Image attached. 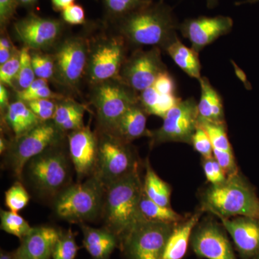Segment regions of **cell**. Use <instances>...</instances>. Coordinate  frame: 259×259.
<instances>
[{
    "mask_svg": "<svg viewBox=\"0 0 259 259\" xmlns=\"http://www.w3.org/2000/svg\"><path fill=\"white\" fill-rule=\"evenodd\" d=\"M143 192L139 168L106 188L101 216L103 228L113 233L120 242L145 220L140 210Z\"/></svg>",
    "mask_w": 259,
    "mask_h": 259,
    "instance_id": "cell-1",
    "label": "cell"
},
{
    "mask_svg": "<svg viewBox=\"0 0 259 259\" xmlns=\"http://www.w3.org/2000/svg\"><path fill=\"white\" fill-rule=\"evenodd\" d=\"M180 25L169 7L151 3L125 15L120 24V32L135 46H152L163 50L178 37Z\"/></svg>",
    "mask_w": 259,
    "mask_h": 259,
    "instance_id": "cell-2",
    "label": "cell"
},
{
    "mask_svg": "<svg viewBox=\"0 0 259 259\" xmlns=\"http://www.w3.org/2000/svg\"><path fill=\"white\" fill-rule=\"evenodd\" d=\"M200 199V209L218 218L247 217L259 221L258 197L240 171L227 177L222 184L209 186Z\"/></svg>",
    "mask_w": 259,
    "mask_h": 259,
    "instance_id": "cell-3",
    "label": "cell"
},
{
    "mask_svg": "<svg viewBox=\"0 0 259 259\" xmlns=\"http://www.w3.org/2000/svg\"><path fill=\"white\" fill-rule=\"evenodd\" d=\"M106 187L96 175L69 185L54 197V213L71 223L82 224L101 218Z\"/></svg>",
    "mask_w": 259,
    "mask_h": 259,
    "instance_id": "cell-4",
    "label": "cell"
},
{
    "mask_svg": "<svg viewBox=\"0 0 259 259\" xmlns=\"http://www.w3.org/2000/svg\"><path fill=\"white\" fill-rule=\"evenodd\" d=\"M56 145L31 158L24 167L23 176L26 177L37 193L47 197H56L71 185L72 162Z\"/></svg>",
    "mask_w": 259,
    "mask_h": 259,
    "instance_id": "cell-5",
    "label": "cell"
},
{
    "mask_svg": "<svg viewBox=\"0 0 259 259\" xmlns=\"http://www.w3.org/2000/svg\"><path fill=\"white\" fill-rule=\"evenodd\" d=\"M98 138V160L95 175L107 188L139 168V161L131 144L106 132H102Z\"/></svg>",
    "mask_w": 259,
    "mask_h": 259,
    "instance_id": "cell-6",
    "label": "cell"
},
{
    "mask_svg": "<svg viewBox=\"0 0 259 259\" xmlns=\"http://www.w3.org/2000/svg\"><path fill=\"white\" fill-rule=\"evenodd\" d=\"M177 224L144 220L121 240L119 248L126 259H161Z\"/></svg>",
    "mask_w": 259,
    "mask_h": 259,
    "instance_id": "cell-7",
    "label": "cell"
},
{
    "mask_svg": "<svg viewBox=\"0 0 259 259\" xmlns=\"http://www.w3.org/2000/svg\"><path fill=\"white\" fill-rule=\"evenodd\" d=\"M62 131L54 122H42L28 134L10 144L5 153V163L19 180H22L24 167L31 158L59 143Z\"/></svg>",
    "mask_w": 259,
    "mask_h": 259,
    "instance_id": "cell-8",
    "label": "cell"
},
{
    "mask_svg": "<svg viewBox=\"0 0 259 259\" xmlns=\"http://www.w3.org/2000/svg\"><path fill=\"white\" fill-rule=\"evenodd\" d=\"M198 103L193 97L181 100L167 112L161 127L150 131L151 147L168 142L192 144L196 129L198 127Z\"/></svg>",
    "mask_w": 259,
    "mask_h": 259,
    "instance_id": "cell-9",
    "label": "cell"
},
{
    "mask_svg": "<svg viewBox=\"0 0 259 259\" xmlns=\"http://www.w3.org/2000/svg\"><path fill=\"white\" fill-rule=\"evenodd\" d=\"M94 104L102 132L112 133L130 107L139 102L137 93L122 81L99 83Z\"/></svg>",
    "mask_w": 259,
    "mask_h": 259,
    "instance_id": "cell-10",
    "label": "cell"
},
{
    "mask_svg": "<svg viewBox=\"0 0 259 259\" xmlns=\"http://www.w3.org/2000/svg\"><path fill=\"white\" fill-rule=\"evenodd\" d=\"M161 49L153 47L151 50L139 49L127 59L120 71V81L136 93L152 86L166 66L161 59Z\"/></svg>",
    "mask_w": 259,
    "mask_h": 259,
    "instance_id": "cell-11",
    "label": "cell"
},
{
    "mask_svg": "<svg viewBox=\"0 0 259 259\" xmlns=\"http://www.w3.org/2000/svg\"><path fill=\"white\" fill-rule=\"evenodd\" d=\"M223 225L207 220L198 223L192 231L190 245L199 258L238 259Z\"/></svg>",
    "mask_w": 259,
    "mask_h": 259,
    "instance_id": "cell-12",
    "label": "cell"
},
{
    "mask_svg": "<svg viewBox=\"0 0 259 259\" xmlns=\"http://www.w3.org/2000/svg\"><path fill=\"white\" fill-rule=\"evenodd\" d=\"M88 44L80 37H71L61 44L54 56L59 82L71 88L79 83L88 64Z\"/></svg>",
    "mask_w": 259,
    "mask_h": 259,
    "instance_id": "cell-13",
    "label": "cell"
},
{
    "mask_svg": "<svg viewBox=\"0 0 259 259\" xmlns=\"http://www.w3.org/2000/svg\"><path fill=\"white\" fill-rule=\"evenodd\" d=\"M69 153L77 182L93 176L98 160L99 138L89 126L71 131L69 135Z\"/></svg>",
    "mask_w": 259,
    "mask_h": 259,
    "instance_id": "cell-14",
    "label": "cell"
},
{
    "mask_svg": "<svg viewBox=\"0 0 259 259\" xmlns=\"http://www.w3.org/2000/svg\"><path fill=\"white\" fill-rule=\"evenodd\" d=\"M125 45L120 37L99 44L92 54L88 66L92 81L101 83L117 77L125 63Z\"/></svg>",
    "mask_w": 259,
    "mask_h": 259,
    "instance_id": "cell-15",
    "label": "cell"
},
{
    "mask_svg": "<svg viewBox=\"0 0 259 259\" xmlns=\"http://www.w3.org/2000/svg\"><path fill=\"white\" fill-rule=\"evenodd\" d=\"M233 27V20L230 17L201 16L185 20L179 30L190 40L192 49L199 53L220 37L229 33Z\"/></svg>",
    "mask_w": 259,
    "mask_h": 259,
    "instance_id": "cell-16",
    "label": "cell"
},
{
    "mask_svg": "<svg viewBox=\"0 0 259 259\" xmlns=\"http://www.w3.org/2000/svg\"><path fill=\"white\" fill-rule=\"evenodd\" d=\"M18 38L30 49L40 50L51 47L60 35L61 23L54 19L31 14L14 25Z\"/></svg>",
    "mask_w": 259,
    "mask_h": 259,
    "instance_id": "cell-17",
    "label": "cell"
},
{
    "mask_svg": "<svg viewBox=\"0 0 259 259\" xmlns=\"http://www.w3.org/2000/svg\"><path fill=\"white\" fill-rule=\"evenodd\" d=\"M231 236L241 259H253L259 253V221L247 217L218 218Z\"/></svg>",
    "mask_w": 259,
    "mask_h": 259,
    "instance_id": "cell-18",
    "label": "cell"
},
{
    "mask_svg": "<svg viewBox=\"0 0 259 259\" xmlns=\"http://www.w3.org/2000/svg\"><path fill=\"white\" fill-rule=\"evenodd\" d=\"M61 231L55 227H33L32 231L20 241L13 251L15 259H52Z\"/></svg>",
    "mask_w": 259,
    "mask_h": 259,
    "instance_id": "cell-19",
    "label": "cell"
},
{
    "mask_svg": "<svg viewBox=\"0 0 259 259\" xmlns=\"http://www.w3.org/2000/svg\"><path fill=\"white\" fill-rule=\"evenodd\" d=\"M83 233V246L93 259H110L120 246L118 238L106 228H96L86 223L79 225Z\"/></svg>",
    "mask_w": 259,
    "mask_h": 259,
    "instance_id": "cell-20",
    "label": "cell"
},
{
    "mask_svg": "<svg viewBox=\"0 0 259 259\" xmlns=\"http://www.w3.org/2000/svg\"><path fill=\"white\" fill-rule=\"evenodd\" d=\"M148 115L140 102H137L129 107L110 134L128 144L144 136L149 137L150 131L146 128Z\"/></svg>",
    "mask_w": 259,
    "mask_h": 259,
    "instance_id": "cell-21",
    "label": "cell"
},
{
    "mask_svg": "<svg viewBox=\"0 0 259 259\" xmlns=\"http://www.w3.org/2000/svg\"><path fill=\"white\" fill-rule=\"evenodd\" d=\"M199 209L192 215L177 223L167 243L161 259H183L187 254L192 231L198 224L203 213Z\"/></svg>",
    "mask_w": 259,
    "mask_h": 259,
    "instance_id": "cell-22",
    "label": "cell"
},
{
    "mask_svg": "<svg viewBox=\"0 0 259 259\" xmlns=\"http://www.w3.org/2000/svg\"><path fill=\"white\" fill-rule=\"evenodd\" d=\"M199 81L201 89L200 100L197 105L199 118L212 122H226L221 95L205 76H202Z\"/></svg>",
    "mask_w": 259,
    "mask_h": 259,
    "instance_id": "cell-23",
    "label": "cell"
},
{
    "mask_svg": "<svg viewBox=\"0 0 259 259\" xmlns=\"http://www.w3.org/2000/svg\"><path fill=\"white\" fill-rule=\"evenodd\" d=\"M5 117L7 124L15 135V139L28 134L42 122L26 102L21 100L10 104Z\"/></svg>",
    "mask_w": 259,
    "mask_h": 259,
    "instance_id": "cell-24",
    "label": "cell"
},
{
    "mask_svg": "<svg viewBox=\"0 0 259 259\" xmlns=\"http://www.w3.org/2000/svg\"><path fill=\"white\" fill-rule=\"evenodd\" d=\"M166 54L171 56L175 64L190 77L200 79L201 66L199 59V53L192 48L186 47L178 37L170 42L163 49Z\"/></svg>",
    "mask_w": 259,
    "mask_h": 259,
    "instance_id": "cell-25",
    "label": "cell"
},
{
    "mask_svg": "<svg viewBox=\"0 0 259 259\" xmlns=\"http://www.w3.org/2000/svg\"><path fill=\"white\" fill-rule=\"evenodd\" d=\"M182 100L177 95H166L159 93L151 86L141 92L139 102L148 115L163 118L167 112Z\"/></svg>",
    "mask_w": 259,
    "mask_h": 259,
    "instance_id": "cell-26",
    "label": "cell"
},
{
    "mask_svg": "<svg viewBox=\"0 0 259 259\" xmlns=\"http://www.w3.org/2000/svg\"><path fill=\"white\" fill-rule=\"evenodd\" d=\"M145 167L146 172L143 181L144 194L156 203L171 207V186L158 176L151 166L148 158L146 159Z\"/></svg>",
    "mask_w": 259,
    "mask_h": 259,
    "instance_id": "cell-27",
    "label": "cell"
},
{
    "mask_svg": "<svg viewBox=\"0 0 259 259\" xmlns=\"http://www.w3.org/2000/svg\"><path fill=\"white\" fill-rule=\"evenodd\" d=\"M140 210L146 221L168 223H179L185 218L175 212L171 207H166L153 202L143 192L140 201Z\"/></svg>",
    "mask_w": 259,
    "mask_h": 259,
    "instance_id": "cell-28",
    "label": "cell"
},
{
    "mask_svg": "<svg viewBox=\"0 0 259 259\" xmlns=\"http://www.w3.org/2000/svg\"><path fill=\"white\" fill-rule=\"evenodd\" d=\"M0 220L1 229L7 233L16 236L20 241L28 236L33 228L18 212L1 209Z\"/></svg>",
    "mask_w": 259,
    "mask_h": 259,
    "instance_id": "cell-29",
    "label": "cell"
},
{
    "mask_svg": "<svg viewBox=\"0 0 259 259\" xmlns=\"http://www.w3.org/2000/svg\"><path fill=\"white\" fill-rule=\"evenodd\" d=\"M198 125L208 136L213 148L233 151L227 134L226 122H216L199 118Z\"/></svg>",
    "mask_w": 259,
    "mask_h": 259,
    "instance_id": "cell-30",
    "label": "cell"
},
{
    "mask_svg": "<svg viewBox=\"0 0 259 259\" xmlns=\"http://www.w3.org/2000/svg\"><path fill=\"white\" fill-rule=\"evenodd\" d=\"M30 194L20 181L15 182L5 192V206L12 212H18L28 205Z\"/></svg>",
    "mask_w": 259,
    "mask_h": 259,
    "instance_id": "cell-31",
    "label": "cell"
},
{
    "mask_svg": "<svg viewBox=\"0 0 259 259\" xmlns=\"http://www.w3.org/2000/svg\"><path fill=\"white\" fill-rule=\"evenodd\" d=\"M79 246L76 244L75 235L71 229L61 231L60 237L56 243L52 259H75Z\"/></svg>",
    "mask_w": 259,
    "mask_h": 259,
    "instance_id": "cell-32",
    "label": "cell"
},
{
    "mask_svg": "<svg viewBox=\"0 0 259 259\" xmlns=\"http://www.w3.org/2000/svg\"><path fill=\"white\" fill-rule=\"evenodd\" d=\"M20 69L16 80L20 91H23L28 88L35 79V74L32 64L31 54L29 48L24 47L20 51Z\"/></svg>",
    "mask_w": 259,
    "mask_h": 259,
    "instance_id": "cell-33",
    "label": "cell"
},
{
    "mask_svg": "<svg viewBox=\"0 0 259 259\" xmlns=\"http://www.w3.org/2000/svg\"><path fill=\"white\" fill-rule=\"evenodd\" d=\"M84 107L72 101L59 104L56 106L53 122L58 127L61 125L79 116L84 115Z\"/></svg>",
    "mask_w": 259,
    "mask_h": 259,
    "instance_id": "cell-34",
    "label": "cell"
},
{
    "mask_svg": "<svg viewBox=\"0 0 259 259\" xmlns=\"http://www.w3.org/2000/svg\"><path fill=\"white\" fill-rule=\"evenodd\" d=\"M31 59L32 67L37 78L48 80L54 76L55 71L54 58L46 54L33 53L31 54Z\"/></svg>",
    "mask_w": 259,
    "mask_h": 259,
    "instance_id": "cell-35",
    "label": "cell"
},
{
    "mask_svg": "<svg viewBox=\"0 0 259 259\" xmlns=\"http://www.w3.org/2000/svg\"><path fill=\"white\" fill-rule=\"evenodd\" d=\"M202 166L206 179L211 185H220L226 180V173L213 156L202 158Z\"/></svg>",
    "mask_w": 259,
    "mask_h": 259,
    "instance_id": "cell-36",
    "label": "cell"
},
{
    "mask_svg": "<svg viewBox=\"0 0 259 259\" xmlns=\"http://www.w3.org/2000/svg\"><path fill=\"white\" fill-rule=\"evenodd\" d=\"M30 110L42 122L53 120L57 105L49 99L26 102Z\"/></svg>",
    "mask_w": 259,
    "mask_h": 259,
    "instance_id": "cell-37",
    "label": "cell"
},
{
    "mask_svg": "<svg viewBox=\"0 0 259 259\" xmlns=\"http://www.w3.org/2000/svg\"><path fill=\"white\" fill-rule=\"evenodd\" d=\"M20 52L13 54L11 59L0 66V81L3 84L12 86L13 80L16 79L20 69Z\"/></svg>",
    "mask_w": 259,
    "mask_h": 259,
    "instance_id": "cell-38",
    "label": "cell"
},
{
    "mask_svg": "<svg viewBox=\"0 0 259 259\" xmlns=\"http://www.w3.org/2000/svg\"><path fill=\"white\" fill-rule=\"evenodd\" d=\"M194 149L202 156V158H208L213 156V146L208 136L202 127L198 125L196 129L192 144Z\"/></svg>",
    "mask_w": 259,
    "mask_h": 259,
    "instance_id": "cell-39",
    "label": "cell"
},
{
    "mask_svg": "<svg viewBox=\"0 0 259 259\" xmlns=\"http://www.w3.org/2000/svg\"><path fill=\"white\" fill-rule=\"evenodd\" d=\"M213 157L219 163L226 173L227 177L239 172L233 151H224L213 148Z\"/></svg>",
    "mask_w": 259,
    "mask_h": 259,
    "instance_id": "cell-40",
    "label": "cell"
},
{
    "mask_svg": "<svg viewBox=\"0 0 259 259\" xmlns=\"http://www.w3.org/2000/svg\"><path fill=\"white\" fill-rule=\"evenodd\" d=\"M109 9L117 14L127 15L151 3L148 0H105Z\"/></svg>",
    "mask_w": 259,
    "mask_h": 259,
    "instance_id": "cell-41",
    "label": "cell"
},
{
    "mask_svg": "<svg viewBox=\"0 0 259 259\" xmlns=\"http://www.w3.org/2000/svg\"><path fill=\"white\" fill-rule=\"evenodd\" d=\"M62 17L67 23L81 25L85 21L84 10L79 5L72 4L62 10Z\"/></svg>",
    "mask_w": 259,
    "mask_h": 259,
    "instance_id": "cell-42",
    "label": "cell"
},
{
    "mask_svg": "<svg viewBox=\"0 0 259 259\" xmlns=\"http://www.w3.org/2000/svg\"><path fill=\"white\" fill-rule=\"evenodd\" d=\"M18 0H0V23L5 26L14 16Z\"/></svg>",
    "mask_w": 259,
    "mask_h": 259,
    "instance_id": "cell-43",
    "label": "cell"
},
{
    "mask_svg": "<svg viewBox=\"0 0 259 259\" xmlns=\"http://www.w3.org/2000/svg\"><path fill=\"white\" fill-rule=\"evenodd\" d=\"M55 97L56 95L53 93L51 89L49 88L47 85V86L39 89L37 91L34 92L33 93L30 94V95L21 97V98L19 99V100H21V101L25 102H28L34 101V100H45V99L51 100V99L54 98Z\"/></svg>",
    "mask_w": 259,
    "mask_h": 259,
    "instance_id": "cell-44",
    "label": "cell"
},
{
    "mask_svg": "<svg viewBox=\"0 0 259 259\" xmlns=\"http://www.w3.org/2000/svg\"><path fill=\"white\" fill-rule=\"evenodd\" d=\"M47 85L48 81L47 79L37 78V79L34 80L33 82H32L28 88L25 89V90H23V91L19 92V99L24 96H26V95H30V94L33 93L34 92L37 91L39 89L47 86Z\"/></svg>",
    "mask_w": 259,
    "mask_h": 259,
    "instance_id": "cell-45",
    "label": "cell"
},
{
    "mask_svg": "<svg viewBox=\"0 0 259 259\" xmlns=\"http://www.w3.org/2000/svg\"><path fill=\"white\" fill-rule=\"evenodd\" d=\"M9 97H8V93L7 89L5 88V85L1 83L0 85V108L1 111H7L8 107H9Z\"/></svg>",
    "mask_w": 259,
    "mask_h": 259,
    "instance_id": "cell-46",
    "label": "cell"
},
{
    "mask_svg": "<svg viewBox=\"0 0 259 259\" xmlns=\"http://www.w3.org/2000/svg\"><path fill=\"white\" fill-rule=\"evenodd\" d=\"M13 54L14 52L11 49L0 46V64H4L7 61H9Z\"/></svg>",
    "mask_w": 259,
    "mask_h": 259,
    "instance_id": "cell-47",
    "label": "cell"
},
{
    "mask_svg": "<svg viewBox=\"0 0 259 259\" xmlns=\"http://www.w3.org/2000/svg\"><path fill=\"white\" fill-rule=\"evenodd\" d=\"M51 1L54 8L62 10L66 7L74 4L75 0H51Z\"/></svg>",
    "mask_w": 259,
    "mask_h": 259,
    "instance_id": "cell-48",
    "label": "cell"
},
{
    "mask_svg": "<svg viewBox=\"0 0 259 259\" xmlns=\"http://www.w3.org/2000/svg\"><path fill=\"white\" fill-rule=\"evenodd\" d=\"M10 146L9 141H7L4 137L1 136V139H0V153L1 155H5L6 153L9 149Z\"/></svg>",
    "mask_w": 259,
    "mask_h": 259,
    "instance_id": "cell-49",
    "label": "cell"
},
{
    "mask_svg": "<svg viewBox=\"0 0 259 259\" xmlns=\"http://www.w3.org/2000/svg\"><path fill=\"white\" fill-rule=\"evenodd\" d=\"M0 46L13 50V44L10 42L9 39L7 38V37H1V39H0Z\"/></svg>",
    "mask_w": 259,
    "mask_h": 259,
    "instance_id": "cell-50",
    "label": "cell"
},
{
    "mask_svg": "<svg viewBox=\"0 0 259 259\" xmlns=\"http://www.w3.org/2000/svg\"><path fill=\"white\" fill-rule=\"evenodd\" d=\"M0 259H15L13 252H8L6 250H1L0 252Z\"/></svg>",
    "mask_w": 259,
    "mask_h": 259,
    "instance_id": "cell-51",
    "label": "cell"
},
{
    "mask_svg": "<svg viewBox=\"0 0 259 259\" xmlns=\"http://www.w3.org/2000/svg\"><path fill=\"white\" fill-rule=\"evenodd\" d=\"M259 0H245V1L238 2L236 3V5H241L243 4H254V3H258Z\"/></svg>",
    "mask_w": 259,
    "mask_h": 259,
    "instance_id": "cell-52",
    "label": "cell"
},
{
    "mask_svg": "<svg viewBox=\"0 0 259 259\" xmlns=\"http://www.w3.org/2000/svg\"><path fill=\"white\" fill-rule=\"evenodd\" d=\"M218 3V0H207V5L209 8H214Z\"/></svg>",
    "mask_w": 259,
    "mask_h": 259,
    "instance_id": "cell-53",
    "label": "cell"
},
{
    "mask_svg": "<svg viewBox=\"0 0 259 259\" xmlns=\"http://www.w3.org/2000/svg\"><path fill=\"white\" fill-rule=\"evenodd\" d=\"M18 3H21L23 5H28L31 3V0H18Z\"/></svg>",
    "mask_w": 259,
    "mask_h": 259,
    "instance_id": "cell-54",
    "label": "cell"
},
{
    "mask_svg": "<svg viewBox=\"0 0 259 259\" xmlns=\"http://www.w3.org/2000/svg\"><path fill=\"white\" fill-rule=\"evenodd\" d=\"M253 259H259V253L258 255H256V256Z\"/></svg>",
    "mask_w": 259,
    "mask_h": 259,
    "instance_id": "cell-55",
    "label": "cell"
},
{
    "mask_svg": "<svg viewBox=\"0 0 259 259\" xmlns=\"http://www.w3.org/2000/svg\"><path fill=\"white\" fill-rule=\"evenodd\" d=\"M37 0H31V3H35V2H36Z\"/></svg>",
    "mask_w": 259,
    "mask_h": 259,
    "instance_id": "cell-56",
    "label": "cell"
},
{
    "mask_svg": "<svg viewBox=\"0 0 259 259\" xmlns=\"http://www.w3.org/2000/svg\"><path fill=\"white\" fill-rule=\"evenodd\" d=\"M163 1H164V0H161V3H163Z\"/></svg>",
    "mask_w": 259,
    "mask_h": 259,
    "instance_id": "cell-57",
    "label": "cell"
},
{
    "mask_svg": "<svg viewBox=\"0 0 259 259\" xmlns=\"http://www.w3.org/2000/svg\"><path fill=\"white\" fill-rule=\"evenodd\" d=\"M148 1H149V0H148Z\"/></svg>",
    "mask_w": 259,
    "mask_h": 259,
    "instance_id": "cell-58",
    "label": "cell"
}]
</instances>
